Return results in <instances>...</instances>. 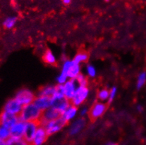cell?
Instances as JSON below:
<instances>
[{"mask_svg":"<svg viewBox=\"0 0 146 145\" xmlns=\"http://www.w3.org/2000/svg\"><path fill=\"white\" fill-rule=\"evenodd\" d=\"M72 64V60H64L62 64V71L60 74L56 78V82L58 85H64L65 83L68 80V72Z\"/></svg>","mask_w":146,"mask_h":145,"instance_id":"10","label":"cell"},{"mask_svg":"<svg viewBox=\"0 0 146 145\" xmlns=\"http://www.w3.org/2000/svg\"><path fill=\"white\" fill-rule=\"evenodd\" d=\"M55 85H47L46 86L42 87L38 92V96H42V97H46L52 98L55 92Z\"/></svg>","mask_w":146,"mask_h":145,"instance_id":"18","label":"cell"},{"mask_svg":"<svg viewBox=\"0 0 146 145\" xmlns=\"http://www.w3.org/2000/svg\"><path fill=\"white\" fill-rule=\"evenodd\" d=\"M51 107L56 109L61 114H62L71 104V102L67 100L66 97L61 99L51 98Z\"/></svg>","mask_w":146,"mask_h":145,"instance_id":"11","label":"cell"},{"mask_svg":"<svg viewBox=\"0 0 146 145\" xmlns=\"http://www.w3.org/2000/svg\"><path fill=\"white\" fill-rule=\"evenodd\" d=\"M51 98L46 97L38 96L35 97L33 103L42 112L44 111L47 109L51 107Z\"/></svg>","mask_w":146,"mask_h":145,"instance_id":"16","label":"cell"},{"mask_svg":"<svg viewBox=\"0 0 146 145\" xmlns=\"http://www.w3.org/2000/svg\"><path fill=\"white\" fill-rule=\"evenodd\" d=\"M86 120L84 118H78L72 123L71 127L69 128V134L71 136H74L78 134L86 126Z\"/></svg>","mask_w":146,"mask_h":145,"instance_id":"15","label":"cell"},{"mask_svg":"<svg viewBox=\"0 0 146 145\" xmlns=\"http://www.w3.org/2000/svg\"><path fill=\"white\" fill-rule=\"evenodd\" d=\"M34 93L31 90L23 88L19 90L15 95V100H16L21 106H25L28 104L33 103L35 99Z\"/></svg>","mask_w":146,"mask_h":145,"instance_id":"3","label":"cell"},{"mask_svg":"<svg viewBox=\"0 0 146 145\" xmlns=\"http://www.w3.org/2000/svg\"><path fill=\"white\" fill-rule=\"evenodd\" d=\"M25 128H26V123L23 121H19L15 125L10 129L11 137L16 139H22L24 137Z\"/></svg>","mask_w":146,"mask_h":145,"instance_id":"13","label":"cell"},{"mask_svg":"<svg viewBox=\"0 0 146 145\" xmlns=\"http://www.w3.org/2000/svg\"><path fill=\"white\" fill-rule=\"evenodd\" d=\"M89 93L90 91L88 87L78 86L74 97L71 100V103L76 107H78L86 101L88 97Z\"/></svg>","mask_w":146,"mask_h":145,"instance_id":"4","label":"cell"},{"mask_svg":"<svg viewBox=\"0 0 146 145\" xmlns=\"http://www.w3.org/2000/svg\"><path fill=\"white\" fill-rule=\"evenodd\" d=\"M146 82V72H143L139 74L138 77V79H137V83H136V87L138 90L141 88L144 85H145Z\"/></svg>","mask_w":146,"mask_h":145,"instance_id":"28","label":"cell"},{"mask_svg":"<svg viewBox=\"0 0 146 145\" xmlns=\"http://www.w3.org/2000/svg\"><path fill=\"white\" fill-rule=\"evenodd\" d=\"M42 60L45 63L49 65H54L56 63V59L52 51L50 49L46 50L42 56Z\"/></svg>","mask_w":146,"mask_h":145,"instance_id":"20","label":"cell"},{"mask_svg":"<svg viewBox=\"0 0 146 145\" xmlns=\"http://www.w3.org/2000/svg\"><path fill=\"white\" fill-rule=\"evenodd\" d=\"M78 112V107L74 106V105H72L71 103L70 106L66 109V111L62 113V117L66 121L67 123H68L75 118V117L76 116Z\"/></svg>","mask_w":146,"mask_h":145,"instance_id":"17","label":"cell"},{"mask_svg":"<svg viewBox=\"0 0 146 145\" xmlns=\"http://www.w3.org/2000/svg\"><path fill=\"white\" fill-rule=\"evenodd\" d=\"M42 112L33 103L23 107L19 114V120L23 122H40Z\"/></svg>","mask_w":146,"mask_h":145,"instance_id":"1","label":"cell"},{"mask_svg":"<svg viewBox=\"0 0 146 145\" xmlns=\"http://www.w3.org/2000/svg\"><path fill=\"white\" fill-rule=\"evenodd\" d=\"M89 111L90 109H88L86 106H83L80 109V110L79 111V114L80 116H81V118H84V116H87L88 114H89Z\"/></svg>","mask_w":146,"mask_h":145,"instance_id":"31","label":"cell"},{"mask_svg":"<svg viewBox=\"0 0 146 145\" xmlns=\"http://www.w3.org/2000/svg\"><path fill=\"white\" fill-rule=\"evenodd\" d=\"M17 23V18L16 16H9L3 21V26L7 29H11L16 26Z\"/></svg>","mask_w":146,"mask_h":145,"instance_id":"23","label":"cell"},{"mask_svg":"<svg viewBox=\"0 0 146 145\" xmlns=\"http://www.w3.org/2000/svg\"><path fill=\"white\" fill-rule=\"evenodd\" d=\"M105 145H118V144L116 142H107Z\"/></svg>","mask_w":146,"mask_h":145,"instance_id":"34","label":"cell"},{"mask_svg":"<svg viewBox=\"0 0 146 145\" xmlns=\"http://www.w3.org/2000/svg\"><path fill=\"white\" fill-rule=\"evenodd\" d=\"M47 137L48 135L44 127L40 125L31 144V145H43L47 140Z\"/></svg>","mask_w":146,"mask_h":145,"instance_id":"12","label":"cell"},{"mask_svg":"<svg viewBox=\"0 0 146 145\" xmlns=\"http://www.w3.org/2000/svg\"><path fill=\"white\" fill-rule=\"evenodd\" d=\"M117 87H112L111 88V90H110V97H109L108 100V103H111L113 101H114V98H115L116 95H117Z\"/></svg>","mask_w":146,"mask_h":145,"instance_id":"30","label":"cell"},{"mask_svg":"<svg viewBox=\"0 0 146 145\" xmlns=\"http://www.w3.org/2000/svg\"><path fill=\"white\" fill-rule=\"evenodd\" d=\"M65 93H64V85H57L55 87V92L52 98H64Z\"/></svg>","mask_w":146,"mask_h":145,"instance_id":"26","label":"cell"},{"mask_svg":"<svg viewBox=\"0 0 146 145\" xmlns=\"http://www.w3.org/2000/svg\"><path fill=\"white\" fill-rule=\"evenodd\" d=\"M107 109V105L104 102H97L93 103V106L89 111V116L90 119L96 120L103 116L106 112Z\"/></svg>","mask_w":146,"mask_h":145,"instance_id":"6","label":"cell"},{"mask_svg":"<svg viewBox=\"0 0 146 145\" xmlns=\"http://www.w3.org/2000/svg\"><path fill=\"white\" fill-rule=\"evenodd\" d=\"M61 116H62V114L59 111H57L56 109H53L52 107H50V109H47L42 113L41 118L40 120V125H44L47 123L57 119Z\"/></svg>","mask_w":146,"mask_h":145,"instance_id":"7","label":"cell"},{"mask_svg":"<svg viewBox=\"0 0 146 145\" xmlns=\"http://www.w3.org/2000/svg\"><path fill=\"white\" fill-rule=\"evenodd\" d=\"M23 106H21L19 102L16 101L15 98H13L11 100H9L6 102L4 106V111L11 113V114L19 116L22 109H23Z\"/></svg>","mask_w":146,"mask_h":145,"instance_id":"9","label":"cell"},{"mask_svg":"<svg viewBox=\"0 0 146 145\" xmlns=\"http://www.w3.org/2000/svg\"><path fill=\"white\" fill-rule=\"evenodd\" d=\"M20 120L19 116L11 114L4 111H3L0 114V125H2L9 129H11Z\"/></svg>","mask_w":146,"mask_h":145,"instance_id":"5","label":"cell"},{"mask_svg":"<svg viewBox=\"0 0 146 145\" xmlns=\"http://www.w3.org/2000/svg\"><path fill=\"white\" fill-rule=\"evenodd\" d=\"M80 71H81V68H80V65L74 63L72 61V64H71L68 72V79L75 80L78 77V75H79L81 73Z\"/></svg>","mask_w":146,"mask_h":145,"instance_id":"19","label":"cell"},{"mask_svg":"<svg viewBox=\"0 0 146 145\" xmlns=\"http://www.w3.org/2000/svg\"><path fill=\"white\" fill-rule=\"evenodd\" d=\"M137 110H138L139 112H141L143 111V107L141 106V105H138V106H137Z\"/></svg>","mask_w":146,"mask_h":145,"instance_id":"33","label":"cell"},{"mask_svg":"<svg viewBox=\"0 0 146 145\" xmlns=\"http://www.w3.org/2000/svg\"><path fill=\"white\" fill-rule=\"evenodd\" d=\"M7 145H31V143L28 142L24 139H16L13 137H10L8 140L6 141Z\"/></svg>","mask_w":146,"mask_h":145,"instance_id":"24","label":"cell"},{"mask_svg":"<svg viewBox=\"0 0 146 145\" xmlns=\"http://www.w3.org/2000/svg\"><path fill=\"white\" fill-rule=\"evenodd\" d=\"M109 97H110V90H107V88H102L100 90L97 94L98 102H104V103L108 102Z\"/></svg>","mask_w":146,"mask_h":145,"instance_id":"22","label":"cell"},{"mask_svg":"<svg viewBox=\"0 0 146 145\" xmlns=\"http://www.w3.org/2000/svg\"><path fill=\"white\" fill-rule=\"evenodd\" d=\"M63 3L64 4H66V5H68V4H70L71 3V0H64Z\"/></svg>","mask_w":146,"mask_h":145,"instance_id":"32","label":"cell"},{"mask_svg":"<svg viewBox=\"0 0 146 145\" xmlns=\"http://www.w3.org/2000/svg\"><path fill=\"white\" fill-rule=\"evenodd\" d=\"M11 137L10 129L0 125V140L3 141H7Z\"/></svg>","mask_w":146,"mask_h":145,"instance_id":"25","label":"cell"},{"mask_svg":"<svg viewBox=\"0 0 146 145\" xmlns=\"http://www.w3.org/2000/svg\"><path fill=\"white\" fill-rule=\"evenodd\" d=\"M66 121L61 116L59 118H57V119L50 121V122L47 123L42 125V126L44 127L46 132H47V135L50 136L52 135L55 133H57L58 132L62 130L66 126Z\"/></svg>","mask_w":146,"mask_h":145,"instance_id":"2","label":"cell"},{"mask_svg":"<svg viewBox=\"0 0 146 145\" xmlns=\"http://www.w3.org/2000/svg\"><path fill=\"white\" fill-rule=\"evenodd\" d=\"M40 125V122L26 123V128H25V133L23 139L26 140L28 142L31 143Z\"/></svg>","mask_w":146,"mask_h":145,"instance_id":"8","label":"cell"},{"mask_svg":"<svg viewBox=\"0 0 146 145\" xmlns=\"http://www.w3.org/2000/svg\"><path fill=\"white\" fill-rule=\"evenodd\" d=\"M75 81L78 86L88 87V78L83 74L80 73L79 75H78V77L75 79Z\"/></svg>","mask_w":146,"mask_h":145,"instance_id":"27","label":"cell"},{"mask_svg":"<svg viewBox=\"0 0 146 145\" xmlns=\"http://www.w3.org/2000/svg\"><path fill=\"white\" fill-rule=\"evenodd\" d=\"M86 72H87V75L90 78H95L97 75L96 69L95 66L90 64L86 66Z\"/></svg>","mask_w":146,"mask_h":145,"instance_id":"29","label":"cell"},{"mask_svg":"<svg viewBox=\"0 0 146 145\" xmlns=\"http://www.w3.org/2000/svg\"><path fill=\"white\" fill-rule=\"evenodd\" d=\"M78 85L75 80H68L66 83L64 85V88L65 97L68 100L71 102L72 98L74 97L76 92L77 88H78Z\"/></svg>","mask_w":146,"mask_h":145,"instance_id":"14","label":"cell"},{"mask_svg":"<svg viewBox=\"0 0 146 145\" xmlns=\"http://www.w3.org/2000/svg\"><path fill=\"white\" fill-rule=\"evenodd\" d=\"M89 55L88 53L85 52V51H80V52L77 53L75 55V57L73 59V61L74 63H77V64H80L81 63H84L88 60Z\"/></svg>","mask_w":146,"mask_h":145,"instance_id":"21","label":"cell"},{"mask_svg":"<svg viewBox=\"0 0 146 145\" xmlns=\"http://www.w3.org/2000/svg\"><path fill=\"white\" fill-rule=\"evenodd\" d=\"M0 145H7L6 144V142L0 140Z\"/></svg>","mask_w":146,"mask_h":145,"instance_id":"35","label":"cell"}]
</instances>
